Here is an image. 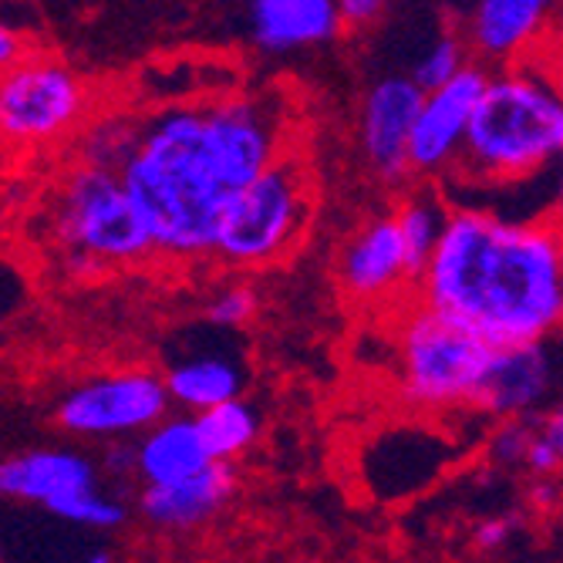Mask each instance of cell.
Listing matches in <instances>:
<instances>
[{"instance_id": "cell-28", "label": "cell", "mask_w": 563, "mask_h": 563, "mask_svg": "<svg viewBox=\"0 0 563 563\" xmlns=\"http://www.w3.org/2000/svg\"><path fill=\"white\" fill-rule=\"evenodd\" d=\"M533 62H540V65L547 68V75L556 81V88L563 91V37L547 41V44H543V51H540V55H537Z\"/></svg>"}, {"instance_id": "cell-18", "label": "cell", "mask_w": 563, "mask_h": 563, "mask_svg": "<svg viewBox=\"0 0 563 563\" xmlns=\"http://www.w3.org/2000/svg\"><path fill=\"white\" fill-rule=\"evenodd\" d=\"M243 368L233 362V354L223 351H196L169 365L166 388L173 405L186 408V412L199 416L207 408L240 398L243 395Z\"/></svg>"}, {"instance_id": "cell-16", "label": "cell", "mask_w": 563, "mask_h": 563, "mask_svg": "<svg viewBox=\"0 0 563 563\" xmlns=\"http://www.w3.org/2000/svg\"><path fill=\"white\" fill-rule=\"evenodd\" d=\"M217 463L196 416H166L135 442V476L142 486H166L189 479Z\"/></svg>"}, {"instance_id": "cell-19", "label": "cell", "mask_w": 563, "mask_h": 563, "mask_svg": "<svg viewBox=\"0 0 563 563\" xmlns=\"http://www.w3.org/2000/svg\"><path fill=\"white\" fill-rule=\"evenodd\" d=\"M449 213L452 210L445 207V199L435 189L408 192L395 207V220H398V230H401V240H405V253H408V264H412L416 284L426 274L432 253H435V246H439V240L445 233Z\"/></svg>"}, {"instance_id": "cell-6", "label": "cell", "mask_w": 563, "mask_h": 563, "mask_svg": "<svg viewBox=\"0 0 563 563\" xmlns=\"http://www.w3.org/2000/svg\"><path fill=\"white\" fill-rule=\"evenodd\" d=\"M311 192L314 186L303 159L284 152L274 166H267L227 202L213 261L236 271H253L287 257L311 220Z\"/></svg>"}, {"instance_id": "cell-4", "label": "cell", "mask_w": 563, "mask_h": 563, "mask_svg": "<svg viewBox=\"0 0 563 563\" xmlns=\"http://www.w3.org/2000/svg\"><path fill=\"white\" fill-rule=\"evenodd\" d=\"M47 236L68 277H98L156 257L119 169L78 159L47 202Z\"/></svg>"}, {"instance_id": "cell-21", "label": "cell", "mask_w": 563, "mask_h": 563, "mask_svg": "<svg viewBox=\"0 0 563 563\" xmlns=\"http://www.w3.org/2000/svg\"><path fill=\"white\" fill-rule=\"evenodd\" d=\"M55 520H65L71 527H81V530H119L125 527L129 520V509L122 499L101 493L98 486H88V489H78L71 496H65L62 503H55L47 509Z\"/></svg>"}, {"instance_id": "cell-23", "label": "cell", "mask_w": 563, "mask_h": 563, "mask_svg": "<svg viewBox=\"0 0 563 563\" xmlns=\"http://www.w3.org/2000/svg\"><path fill=\"white\" fill-rule=\"evenodd\" d=\"M257 307H261V297L250 284H223L207 300V321L213 328L240 331L257 318Z\"/></svg>"}, {"instance_id": "cell-1", "label": "cell", "mask_w": 563, "mask_h": 563, "mask_svg": "<svg viewBox=\"0 0 563 563\" xmlns=\"http://www.w3.org/2000/svg\"><path fill=\"white\" fill-rule=\"evenodd\" d=\"M287 152L284 109L271 95L179 101L135 122L122 163L129 196L156 243V257H213L227 202Z\"/></svg>"}, {"instance_id": "cell-20", "label": "cell", "mask_w": 563, "mask_h": 563, "mask_svg": "<svg viewBox=\"0 0 563 563\" xmlns=\"http://www.w3.org/2000/svg\"><path fill=\"white\" fill-rule=\"evenodd\" d=\"M196 422H199V432H202V439H207L217 463H236L246 449H253V442H257V435H261L257 408H253L250 401H243V395L220 401V405L207 408V412H199Z\"/></svg>"}, {"instance_id": "cell-22", "label": "cell", "mask_w": 563, "mask_h": 563, "mask_svg": "<svg viewBox=\"0 0 563 563\" xmlns=\"http://www.w3.org/2000/svg\"><path fill=\"white\" fill-rule=\"evenodd\" d=\"M470 41L466 37H459V34H442L426 55L422 62L416 65V81L429 91V88H439L445 81H452L459 71H463L470 65Z\"/></svg>"}, {"instance_id": "cell-26", "label": "cell", "mask_w": 563, "mask_h": 563, "mask_svg": "<svg viewBox=\"0 0 563 563\" xmlns=\"http://www.w3.org/2000/svg\"><path fill=\"white\" fill-rule=\"evenodd\" d=\"M388 4H391V0H338L341 21L347 27H368V24H375L388 11Z\"/></svg>"}, {"instance_id": "cell-32", "label": "cell", "mask_w": 563, "mask_h": 563, "mask_svg": "<svg viewBox=\"0 0 563 563\" xmlns=\"http://www.w3.org/2000/svg\"><path fill=\"white\" fill-rule=\"evenodd\" d=\"M560 243H563V223H560Z\"/></svg>"}, {"instance_id": "cell-29", "label": "cell", "mask_w": 563, "mask_h": 563, "mask_svg": "<svg viewBox=\"0 0 563 563\" xmlns=\"http://www.w3.org/2000/svg\"><path fill=\"white\" fill-rule=\"evenodd\" d=\"M543 429L550 432V439L556 442L560 459H563V401H560L556 408H550V412L543 416Z\"/></svg>"}, {"instance_id": "cell-11", "label": "cell", "mask_w": 563, "mask_h": 563, "mask_svg": "<svg viewBox=\"0 0 563 563\" xmlns=\"http://www.w3.org/2000/svg\"><path fill=\"white\" fill-rule=\"evenodd\" d=\"M422 98L426 88L416 81V75H385L368 88L362 101L357 139H362V152L372 173L388 186H401L412 176L408 142H412Z\"/></svg>"}, {"instance_id": "cell-30", "label": "cell", "mask_w": 563, "mask_h": 563, "mask_svg": "<svg viewBox=\"0 0 563 563\" xmlns=\"http://www.w3.org/2000/svg\"><path fill=\"white\" fill-rule=\"evenodd\" d=\"M553 220L563 223V163H560V173H556V196H553Z\"/></svg>"}, {"instance_id": "cell-9", "label": "cell", "mask_w": 563, "mask_h": 563, "mask_svg": "<svg viewBox=\"0 0 563 563\" xmlns=\"http://www.w3.org/2000/svg\"><path fill=\"white\" fill-rule=\"evenodd\" d=\"M563 401V331L496 347L476 395V412L489 419H543Z\"/></svg>"}, {"instance_id": "cell-14", "label": "cell", "mask_w": 563, "mask_h": 563, "mask_svg": "<svg viewBox=\"0 0 563 563\" xmlns=\"http://www.w3.org/2000/svg\"><path fill=\"white\" fill-rule=\"evenodd\" d=\"M236 489L233 463H213L189 479L166 486H142L139 517L159 533H192L220 517Z\"/></svg>"}, {"instance_id": "cell-10", "label": "cell", "mask_w": 563, "mask_h": 563, "mask_svg": "<svg viewBox=\"0 0 563 563\" xmlns=\"http://www.w3.org/2000/svg\"><path fill=\"white\" fill-rule=\"evenodd\" d=\"M489 75V65H466L452 81L426 91L412 142H408V163L416 179H442L455 166Z\"/></svg>"}, {"instance_id": "cell-3", "label": "cell", "mask_w": 563, "mask_h": 563, "mask_svg": "<svg viewBox=\"0 0 563 563\" xmlns=\"http://www.w3.org/2000/svg\"><path fill=\"white\" fill-rule=\"evenodd\" d=\"M563 163V91L540 62L506 65L473 112L466 145L442 176L449 192L517 189Z\"/></svg>"}, {"instance_id": "cell-33", "label": "cell", "mask_w": 563, "mask_h": 563, "mask_svg": "<svg viewBox=\"0 0 563 563\" xmlns=\"http://www.w3.org/2000/svg\"><path fill=\"white\" fill-rule=\"evenodd\" d=\"M553 4H563V0H553Z\"/></svg>"}, {"instance_id": "cell-15", "label": "cell", "mask_w": 563, "mask_h": 563, "mask_svg": "<svg viewBox=\"0 0 563 563\" xmlns=\"http://www.w3.org/2000/svg\"><path fill=\"white\" fill-rule=\"evenodd\" d=\"M88 486H98V470L85 452L75 449H27L8 455L0 466V493L41 509H51Z\"/></svg>"}, {"instance_id": "cell-31", "label": "cell", "mask_w": 563, "mask_h": 563, "mask_svg": "<svg viewBox=\"0 0 563 563\" xmlns=\"http://www.w3.org/2000/svg\"><path fill=\"white\" fill-rule=\"evenodd\" d=\"M223 4H257V0H223Z\"/></svg>"}, {"instance_id": "cell-25", "label": "cell", "mask_w": 563, "mask_h": 563, "mask_svg": "<svg viewBox=\"0 0 563 563\" xmlns=\"http://www.w3.org/2000/svg\"><path fill=\"white\" fill-rule=\"evenodd\" d=\"M517 527H520L517 517H489V520H483V523L476 527L473 540H476L479 550L489 553V550H499V547H506L509 540H514Z\"/></svg>"}, {"instance_id": "cell-2", "label": "cell", "mask_w": 563, "mask_h": 563, "mask_svg": "<svg viewBox=\"0 0 563 563\" xmlns=\"http://www.w3.org/2000/svg\"><path fill=\"white\" fill-rule=\"evenodd\" d=\"M416 297L470 324L489 344L563 331V243L553 217L514 220L455 207Z\"/></svg>"}, {"instance_id": "cell-13", "label": "cell", "mask_w": 563, "mask_h": 563, "mask_svg": "<svg viewBox=\"0 0 563 563\" xmlns=\"http://www.w3.org/2000/svg\"><path fill=\"white\" fill-rule=\"evenodd\" d=\"M553 0H476L466 24L473 55L486 65H520L533 62L550 31Z\"/></svg>"}, {"instance_id": "cell-17", "label": "cell", "mask_w": 563, "mask_h": 563, "mask_svg": "<svg viewBox=\"0 0 563 563\" xmlns=\"http://www.w3.org/2000/svg\"><path fill=\"white\" fill-rule=\"evenodd\" d=\"M338 0H257L250 8L253 44L264 51H297L331 41L341 31Z\"/></svg>"}, {"instance_id": "cell-27", "label": "cell", "mask_w": 563, "mask_h": 563, "mask_svg": "<svg viewBox=\"0 0 563 563\" xmlns=\"http://www.w3.org/2000/svg\"><path fill=\"white\" fill-rule=\"evenodd\" d=\"M27 51H31V44H27V37L21 31H14L11 24L0 27V68L18 65L27 55Z\"/></svg>"}, {"instance_id": "cell-24", "label": "cell", "mask_w": 563, "mask_h": 563, "mask_svg": "<svg viewBox=\"0 0 563 563\" xmlns=\"http://www.w3.org/2000/svg\"><path fill=\"white\" fill-rule=\"evenodd\" d=\"M540 419H499L489 435V459L503 470H527V455L537 439Z\"/></svg>"}, {"instance_id": "cell-12", "label": "cell", "mask_w": 563, "mask_h": 563, "mask_svg": "<svg viewBox=\"0 0 563 563\" xmlns=\"http://www.w3.org/2000/svg\"><path fill=\"white\" fill-rule=\"evenodd\" d=\"M338 284L354 303L398 307L416 294V274L408 264L395 213L368 220L344 243L338 261Z\"/></svg>"}, {"instance_id": "cell-8", "label": "cell", "mask_w": 563, "mask_h": 563, "mask_svg": "<svg viewBox=\"0 0 563 563\" xmlns=\"http://www.w3.org/2000/svg\"><path fill=\"white\" fill-rule=\"evenodd\" d=\"M169 388L166 375L125 368L95 375L71 385L55 405V422L62 432L88 442H115L142 435L169 416Z\"/></svg>"}, {"instance_id": "cell-5", "label": "cell", "mask_w": 563, "mask_h": 563, "mask_svg": "<svg viewBox=\"0 0 563 563\" xmlns=\"http://www.w3.org/2000/svg\"><path fill=\"white\" fill-rule=\"evenodd\" d=\"M493 354L496 344L416 294L395 307L391 365L398 395L412 408L422 412L473 408Z\"/></svg>"}, {"instance_id": "cell-7", "label": "cell", "mask_w": 563, "mask_h": 563, "mask_svg": "<svg viewBox=\"0 0 563 563\" xmlns=\"http://www.w3.org/2000/svg\"><path fill=\"white\" fill-rule=\"evenodd\" d=\"M91 109L85 78L47 51L31 47L0 78V132L14 148H47L81 129Z\"/></svg>"}]
</instances>
